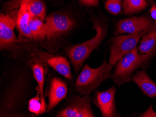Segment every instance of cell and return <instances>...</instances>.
<instances>
[{
    "mask_svg": "<svg viewBox=\"0 0 156 117\" xmlns=\"http://www.w3.org/2000/svg\"><path fill=\"white\" fill-rule=\"evenodd\" d=\"M156 24L154 20L148 16H133L120 20L115 25L114 36L122 34H147Z\"/></svg>",
    "mask_w": 156,
    "mask_h": 117,
    "instance_id": "cell-11",
    "label": "cell"
},
{
    "mask_svg": "<svg viewBox=\"0 0 156 117\" xmlns=\"http://www.w3.org/2000/svg\"><path fill=\"white\" fill-rule=\"evenodd\" d=\"M44 1L49 2H51V3H59L63 1V0H44Z\"/></svg>",
    "mask_w": 156,
    "mask_h": 117,
    "instance_id": "cell-25",
    "label": "cell"
},
{
    "mask_svg": "<svg viewBox=\"0 0 156 117\" xmlns=\"http://www.w3.org/2000/svg\"><path fill=\"white\" fill-rule=\"evenodd\" d=\"M148 5L147 0H123V12L125 15H132L144 10Z\"/></svg>",
    "mask_w": 156,
    "mask_h": 117,
    "instance_id": "cell-19",
    "label": "cell"
},
{
    "mask_svg": "<svg viewBox=\"0 0 156 117\" xmlns=\"http://www.w3.org/2000/svg\"><path fill=\"white\" fill-rule=\"evenodd\" d=\"M116 88L112 86L105 91L95 90L93 101L103 117H121L116 108L115 96Z\"/></svg>",
    "mask_w": 156,
    "mask_h": 117,
    "instance_id": "cell-13",
    "label": "cell"
},
{
    "mask_svg": "<svg viewBox=\"0 0 156 117\" xmlns=\"http://www.w3.org/2000/svg\"><path fill=\"white\" fill-rule=\"evenodd\" d=\"M151 16L154 20L156 24V4H152L151 9L150 10Z\"/></svg>",
    "mask_w": 156,
    "mask_h": 117,
    "instance_id": "cell-24",
    "label": "cell"
},
{
    "mask_svg": "<svg viewBox=\"0 0 156 117\" xmlns=\"http://www.w3.org/2000/svg\"><path fill=\"white\" fill-rule=\"evenodd\" d=\"M15 24V28L19 31V36L33 41L32 33L30 28L29 21L31 13L23 8L13 10L8 13Z\"/></svg>",
    "mask_w": 156,
    "mask_h": 117,
    "instance_id": "cell-15",
    "label": "cell"
},
{
    "mask_svg": "<svg viewBox=\"0 0 156 117\" xmlns=\"http://www.w3.org/2000/svg\"><path fill=\"white\" fill-rule=\"evenodd\" d=\"M140 117H156V113L153 111L152 105H151L147 111L141 115Z\"/></svg>",
    "mask_w": 156,
    "mask_h": 117,
    "instance_id": "cell-23",
    "label": "cell"
},
{
    "mask_svg": "<svg viewBox=\"0 0 156 117\" xmlns=\"http://www.w3.org/2000/svg\"><path fill=\"white\" fill-rule=\"evenodd\" d=\"M84 17L82 9L73 2L49 13L44 21L49 35L40 46L48 52H58L70 43L69 39L81 27Z\"/></svg>",
    "mask_w": 156,
    "mask_h": 117,
    "instance_id": "cell-2",
    "label": "cell"
},
{
    "mask_svg": "<svg viewBox=\"0 0 156 117\" xmlns=\"http://www.w3.org/2000/svg\"><path fill=\"white\" fill-rule=\"evenodd\" d=\"M29 111L35 116L41 115L42 104L39 95L37 94L34 98H30L28 101Z\"/></svg>",
    "mask_w": 156,
    "mask_h": 117,
    "instance_id": "cell-21",
    "label": "cell"
},
{
    "mask_svg": "<svg viewBox=\"0 0 156 117\" xmlns=\"http://www.w3.org/2000/svg\"><path fill=\"white\" fill-rule=\"evenodd\" d=\"M145 33L120 35L111 37L108 63L114 66L127 53L136 48L140 37Z\"/></svg>",
    "mask_w": 156,
    "mask_h": 117,
    "instance_id": "cell-9",
    "label": "cell"
},
{
    "mask_svg": "<svg viewBox=\"0 0 156 117\" xmlns=\"http://www.w3.org/2000/svg\"><path fill=\"white\" fill-rule=\"evenodd\" d=\"M21 48L22 51L17 56L22 57L31 67L35 81L38 84V91L42 104L41 114H43L47 111V105L44 94V83L46 74L49 72V68L36 56L31 54L22 47Z\"/></svg>",
    "mask_w": 156,
    "mask_h": 117,
    "instance_id": "cell-8",
    "label": "cell"
},
{
    "mask_svg": "<svg viewBox=\"0 0 156 117\" xmlns=\"http://www.w3.org/2000/svg\"><path fill=\"white\" fill-rule=\"evenodd\" d=\"M48 85L44 91L48 98L47 112L50 113L59 103L67 98L68 88L67 83L57 76L49 75Z\"/></svg>",
    "mask_w": 156,
    "mask_h": 117,
    "instance_id": "cell-12",
    "label": "cell"
},
{
    "mask_svg": "<svg viewBox=\"0 0 156 117\" xmlns=\"http://www.w3.org/2000/svg\"><path fill=\"white\" fill-rule=\"evenodd\" d=\"M92 100L89 94L80 96L73 93L68 96L53 115L56 117H94Z\"/></svg>",
    "mask_w": 156,
    "mask_h": 117,
    "instance_id": "cell-7",
    "label": "cell"
},
{
    "mask_svg": "<svg viewBox=\"0 0 156 117\" xmlns=\"http://www.w3.org/2000/svg\"><path fill=\"white\" fill-rule=\"evenodd\" d=\"M122 0H106L105 9L113 15H118L122 12Z\"/></svg>",
    "mask_w": 156,
    "mask_h": 117,
    "instance_id": "cell-20",
    "label": "cell"
},
{
    "mask_svg": "<svg viewBox=\"0 0 156 117\" xmlns=\"http://www.w3.org/2000/svg\"><path fill=\"white\" fill-rule=\"evenodd\" d=\"M15 24L8 14H0V50L11 51L13 58L22 50L18 38L14 32Z\"/></svg>",
    "mask_w": 156,
    "mask_h": 117,
    "instance_id": "cell-10",
    "label": "cell"
},
{
    "mask_svg": "<svg viewBox=\"0 0 156 117\" xmlns=\"http://www.w3.org/2000/svg\"><path fill=\"white\" fill-rule=\"evenodd\" d=\"M78 4L80 6L97 7L100 3V0H78Z\"/></svg>",
    "mask_w": 156,
    "mask_h": 117,
    "instance_id": "cell-22",
    "label": "cell"
},
{
    "mask_svg": "<svg viewBox=\"0 0 156 117\" xmlns=\"http://www.w3.org/2000/svg\"><path fill=\"white\" fill-rule=\"evenodd\" d=\"M132 81L138 86L144 94L149 97L156 98V84L144 70L137 71L133 75Z\"/></svg>",
    "mask_w": 156,
    "mask_h": 117,
    "instance_id": "cell-16",
    "label": "cell"
},
{
    "mask_svg": "<svg viewBox=\"0 0 156 117\" xmlns=\"http://www.w3.org/2000/svg\"><path fill=\"white\" fill-rule=\"evenodd\" d=\"M138 50L140 54H148L151 58L156 55V24L143 36Z\"/></svg>",
    "mask_w": 156,
    "mask_h": 117,
    "instance_id": "cell-18",
    "label": "cell"
},
{
    "mask_svg": "<svg viewBox=\"0 0 156 117\" xmlns=\"http://www.w3.org/2000/svg\"><path fill=\"white\" fill-rule=\"evenodd\" d=\"M89 20L93 24L92 28L96 32L95 36L79 44L69 43L63 48L64 52L69 58L76 74L80 71L92 52L98 49L108 33L109 19L105 15H92Z\"/></svg>",
    "mask_w": 156,
    "mask_h": 117,
    "instance_id": "cell-3",
    "label": "cell"
},
{
    "mask_svg": "<svg viewBox=\"0 0 156 117\" xmlns=\"http://www.w3.org/2000/svg\"><path fill=\"white\" fill-rule=\"evenodd\" d=\"M20 8L25 9L31 14L45 21L47 16V7L44 0H9L2 5L1 12L8 14Z\"/></svg>",
    "mask_w": 156,
    "mask_h": 117,
    "instance_id": "cell-14",
    "label": "cell"
},
{
    "mask_svg": "<svg viewBox=\"0 0 156 117\" xmlns=\"http://www.w3.org/2000/svg\"><path fill=\"white\" fill-rule=\"evenodd\" d=\"M29 25L33 42L38 46H41L49 35V30L47 24L39 17L31 14Z\"/></svg>",
    "mask_w": 156,
    "mask_h": 117,
    "instance_id": "cell-17",
    "label": "cell"
},
{
    "mask_svg": "<svg viewBox=\"0 0 156 117\" xmlns=\"http://www.w3.org/2000/svg\"><path fill=\"white\" fill-rule=\"evenodd\" d=\"M113 68L114 66L108 63L106 59L96 68L85 64L73 84V91L80 96L90 95L102 82L111 78Z\"/></svg>",
    "mask_w": 156,
    "mask_h": 117,
    "instance_id": "cell-4",
    "label": "cell"
},
{
    "mask_svg": "<svg viewBox=\"0 0 156 117\" xmlns=\"http://www.w3.org/2000/svg\"><path fill=\"white\" fill-rule=\"evenodd\" d=\"M151 58L148 54H140L138 49L135 48L115 64L111 78L119 86L131 82L136 71L145 67Z\"/></svg>",
    "mask_w": 156,
    "mask_h": 117,
    "instance_id": "cell-5",
    "label": "cell"
},
{
    "mask_svg": "<svg viewBox=\"0 0 156 117\" xmlns=\"http://www.w3.org/2000/svg\"><path fill=\"white\" fill-rule=\"evenodd\" d=\"M31 67L22 57L6 64L0 78V117H33L28 109L35 81Z\"/></svg>",
    "mask_w": 156,
    "mask_h": 117,
    "instance_id": "cell-1",
    "label": "cell"
},
{
    "mask_svg": "<svg viewBox=\"0 0 156 117\" xmlns=\"http://www.w3.org/2000/svg\"><path fill=\"white\" fill-rule=\"evenodd\" d=\"M18 41L21 47L31 54L36 56L47 66L51 67L66 78L72 80L73 77L70 62L64 56L55 55L54 53L40 49L38 45L28 38L18 36Z\"/></svg>",
    "mask_w": 156,
    "mask_h": 117,
    "instance_id": "cell-6",
    "label": "cell"
}]
</instances>
